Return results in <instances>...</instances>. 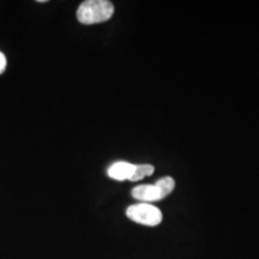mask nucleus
<instances>
[{
    "label": "nucleus",
    "instance_id": "obj_1",
    "mask_svg": "<svg viewBox=\"0 0 259 259\" xmlns=\"http://www.w3.org/2000/svg\"><path fill=\"white\" fill-rule=\"evenodd\" d=\"M114 14V6L108 0H87L77 10V19L82 24H96L108 21Z\"/></svg>",
    "mask_w": 259,
    "mask_h": 259
},
{
    "label": "nucleus",
    "instance_id": "obj_2",
    "mask_svg": "<svg viewBox=\"0 0 259 259\" xmlns=\"http://www.w3.org/2000/svg\"><path fill=\"white\" fill-rule=\"evenodd\" d=\"M126 215L134 222L148 227H155L162 221L161 210L149 203H139L128 206Z\"/></svg>",
    "mask_w": 259,
    "mask_h": 259
},
{
    "label": "nucleus",
    "instance_id": "obj_3",
    "mask_svg": "<svg viewBox=\"0 0 259 259\" xmlns=\"http://www.w3.org/2000/svg\"><path fill=\"white\" fill-rule=\"evenodd\" d=\"M132 196L137 200H141L142 203H149L151 202H157V200L163 199V194L161 193V191L156 186V184L153 185H141L135 187L132 190Z\"/></svg>",
    "mask_w": 259,
    "mask_h": 259
},
{
    "label": "nucleus",
    "instance_id": "obj_4",
    "mask_svg": "<svg viewBox=\"0 0 259 259\" xmlns=\"http://www.w3.org/2000/svg\"><path fill=\"white\" fill-rule=\"evenodd\" d=\"M135 168L136 164H132L126 161H119L109 166L107 174H108L109 178H112L114 180H131L132 176H134Z\"/></svg>",
    "mask_w": 259,
    "mask_h": 259
},
{
    "label": "nucleus",
    "instance_id": "obj_5",
    "mask_svg": "<svg viewBox=\"0 0 259 259\" xmlns=\"http://www.w3.org/2000/svg\"><path fill=\"white\" fill-rule=\"evenodd\" d=\"M155 168L151 164H136L134 176L131 178V181L142 180L145 177L151 176L154 173Z\"/></svg>",
    "mask_w": 259,
    "mask_h": 259
},
{
    "label": "nucleus",
    "instance_id": "obj_6",
    "mask_svg": "<svg viewBox=\"0 0 259 259\" xmlns=\"http://www.w3.org/2000/svg\"><path fill=\"white\" fill-rule=\"evenodd\" d=\"M155 184H156V186L160 189L161 193L163 194V197H167L168 194H170L173 192L174 187H176V181H174L173 178L170 177L161 178V179L157 180Z\"/></svg>",
    "mask_w": 259,
    "mask_h": 259
},
{
    "label": "nucleus",
    "instance_id": "obj_7",
    "mask_svg": "<svg viewBox=\"0 0 259 259\" xmlns=\"http://www.w3.org/2000/svg\"><path fill=\"white\" fill-rule=\"evenodd\" d=\"M6 69V58L4 54L0 52V73H3Z\"/></svg>",
    "mask_w": 259,
    "mask_h": 259
}]
</instances>
